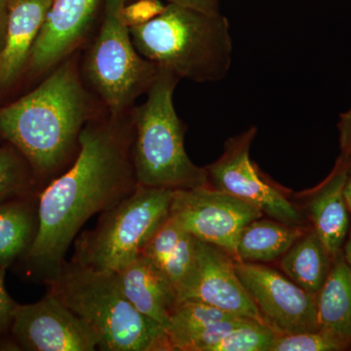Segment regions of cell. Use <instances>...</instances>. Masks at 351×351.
<instances>
[{
	"label": "cell",
	"instance_id": "cell-1",
	"mask_svg": "<svg viewBox=\"0 0 351 351\" xmlns=\"http://www.w3.org/2000/svg\"><path fill=\"white\" fill-rule=\"evenodd\" d=\"M130 112H108L88 122L75 160L38 195V230L24 260L43 280L66 262V252L88 219L135 191Z\"/></svg>",
	"mask_w": 351,
	"mask_h": 351
},
{
	"label": "cell",
	"instance_id": "cell-2",
	"mask_svg": "<svg viewBox=\"0 0 351 351\" xmlns=\"http://www.w3.org/2000/svg\"><path fill=\"white\" fill-rule=\"evenodd\" d=\"M100 105L71 55L36 89L0 108V136L25 157L41 191L75 160L83 128L104 114Z\"/></svg>",
	"mask_w": 351,
	"mask_h": 351
},
{
	"label": "cell",
	"instance_id": "cell-3",
	"mask_svg": "<svg viewBox=\"0 0 351 351\" xmlns=\"http://www.w3.org/2000/svg\"><path fill=\"white\" fill-rule=\"evenodd\" d=\"M138 52L157 68L193 82H221L232 61L228 18L166 3L156 19L131 27Z\"/></svg>",
	"mask_w": 351,
	"mask_h": 351
},
{
	"label": "cell",
	"instance_id": "cell-4",
	"mask_svg": "<svg viewBox=\"0 0 351 351\" xmlns=\"http://www.w3.org/2000/svg\"><path fill=\"white\" fill-rule=\"evenodd\" d=\"M44 282L48 292L93 330L98 350L173 351L166 330L132 306L113 272L66 261Z\"/></svg>",
	"mask_w": 351,
	"mask_h": 351
},
{
	"label": "cell",
	"instance_id": "cell-5",
	"mask_svg": "<svg viewBox=\"0 0 351 351\" xmlns=\"http://www.w3.org/2000/svg\"><path fill=\"white\" fill-rule=\"evenodd\" d=\"M180 80L158 69L147 99L131 110L132 160L138 186L175 191L208 184L206 168L195 165L184 149L186 126L174 106Z\"/></svg>",
	"mask_w": 351,
	"mask_h": 351
},
{
	"label": "cell",
	"instance_id": "cell-6",
	"mask_svg": "<svg viewBox=\"0 0 351 351\" xmlns=\"http://www.w3.org/2000/svg\"><path fill=\"white\" fill-rule=\"evenodd\" d=\"M125 4L126 0H104L100 29L80 68L86 86L113 117L130 112L158 73L134 46L123 17Z\"/></svg>",
	"mask_w": 351,
	"mask_h": 351
},
{
	"label": "cell",
	"instance_id": "cell-7",
	"mask_svg": "<svg viewBox=\"0 0 351 351\" xmlns=\"http://www.w3.org/2000/svg\"><path fill=\"white\" fill-rule=\"evenodd\" d=\"M174 191L138 186L132 195L99 217L91 230L75 242L71 262L97 271L123 269L144 251L145 245L169 217Z\"/></svg>",
	"mask_w": 351,
	"mask_h": 351
},
{
	"label": "cell",
	"instance_id": "cell-8",
	"mask_svg": "<svg viewBox=\"0 0 351 351\" xmlns=\"http://www.w3.org/2000/svg\"><path fill=\"white\" fill-rule=\"evenodd\" d=\"M263 212L209 184L175 189L169 217L195 239L223 249L235 260L240 233Z\"/></svg>",
	"mask_w": 351,
	"mask_h": 351
},
{
	"label": "cell",
	"instance_id": "cell-9",
	"mask_svg": "<svg viewBox=\"0 0 351 351\" xmlns=\"http://www.w3.org/2000/svg\"><path fill=\"white\" fill-rule=\"evenodd\" d=\"M257 133V127L252 126L226 141L223 154L205 167L208 184L257 207L271 219L301 226V212L279 189L265 181L252 162L251 145Z\"/></svg>",
	"mask_w": 351,
	"mask_h": 351
},
{
	"label": "cell",
	"instance_id": "cell-10",
	"mask_svg": "<svg viewBox=\"0 0 351 351\" xmlns=\"http://www.w3.org/2000/svg\"><path fill=\"white\" fill-rule=\"evenodd\" d=\"M235 270L263 323L276 334L319 330L315 295L261 263L235 262Z\"/></svg>",
	"mask_w": 351,
	"mask_h": 351
},
{
	"label": "cell",
	"instance_id": "cell-11",
	"mask_svg": "<svg viewBox=\"0 0 351 351\" xmlns=\"http://www.w3.org/2000/svg\"><path fill=\"white\" fill-rule=\"evenodd\" d=\"M10 335L21 350L94 351L99 346L93 330L49 292L34 304H17Z\"/></svg>",
	"mask_w": 351,
	"mask_h": 351
},
{
	"label": "cell",
	"instance_id": "cell-12",
	"mask_svg": "<svg viewBox=\"0 0 351 351\" xmlns=\"http://www.w3.org/2000/svg\"><path fill=\"white\" fill-rule=\"evenodd\" d=\"M235 262L223 249L197 239L195 263L177 290L180 301L204 302L263 322L237 276Z\"/></svg>",
	"mask_w": 351,
	"mask_h": 351
},
{
	"label": "cell",
	"instance_id": "cell-13",
	"mask_svg": "<svg viewBox=\"0 0 351 351\" xmlns=\"http://www.w3.org/2000/svg\"><path fill=\"white\" fill-rule=\"evenodd\" d=\"M104 0H53L32 49L27 68L48 73L75 54L86 40Z\"/></svg>",
	"mask_w": 351,
	"mask_h": 351
},
{
	"label": "cell",
	"instance_id": "cell-14",
	"mask_svg": "<svg viewBox=\"0 0 351 351\" xmlns=\"http://www.w3.org/2000/svg\"><path fill=\"white\" fill-rule=\"evenodd\" d=\"M351 167V156L341 154L325 181L308 196L306 209L313 230L332 257L343 250L350 230V210L345 186Z\"/></svg>",
	"mask_w": 351,
	"mask_h": 351
},
{
	"label": "cell",
	"instance_id": "cell-15",
	"mask_svg": "<svg viewBox=\"0 0 351 351\" xmlns=\"http://www.w3.org/2000/svg\"><path fill=\"white\" fill-rule=\"evenodd\" d=\"M252 318L197 301H180L166 327L173 351H209L226 332Z\"/></svg>",
	"mask_w": 351,
	"mask_h": 351
},
{
	"label": "cell",
	"instance_id": "cell-16",
	"mask_svg": "<svg viewBox=\"0 0 351 351\" xmlns=\"http://www.w3.org/2000/svg\"><path fill=\"white\" fill-rule=\"evenodd\" d=\"M52 1L13 0L0 48V89L11 86L29 66Z\"/></svg>",
	"mask_w": 351,
	"mask_h": 351
},
{
	"label": "cell",
	"instance_id": "cell-17",
	"mask_svg": "<svg viewBox=\"0 0 351 351\" xmlns=\"http://www.w3.org/2000/svg\"><path fill=\"white\" fill-rule=\"evenodd\" d=\"M115 276L132 306L166 329L180 300L174 286L161 270L141 254L115 272Z\"/></svg>",
	"mask_w": 351,
	"mask_h": 351
},
{
	"label": "cell",
	"instance_id": "cell-18",
	"mask_svg": "<svg viewBox=\"0 0 351 351\" xmlns=\"http://www.w3.org/2000/svg\"><path fill=\"white\" fill-rule=\"evenodd\" d=\"M315 301L320 331L348 348L351 346V267L343 250L332 258L329 276Z\"/></svg>",
	"mask_w": 351,
	"mask_h": 351
},
{
	"label": "cell",
	"instance_id": "cell-19",
	"mask_svg": "<svg viewBox=\"0 0 351 351\" xmlns=\"http://www.w3.org/2000/svg\"><path fill=\"white\" fill-rule=\"evenodd\" d=\"M38 195L0 202V267L24 258L38 230Z\"/></svg>",
	"mask_w": 351,
	"mask_h": 351
},
{
	"label": "cell",
	"instance_id": "cell-20",
	"mask_svg": "<svg viewBox=\"0 0 351 351\" xmlns=\"http://www.w3.org/2000/svg\"><path fill=\"white\" fill-rule=\"evenodd\" d=\"M196 241L168 217L145 245L142 255L161 270L177 291L195 263Z\"/></svg>",
	"mask_w": 351,
	"mask_h": 351
},
{
	"label": "cell",
	"instance_id": "cell-21",
	"mask_svg": "<svg viewBox=\"0 0 351 351\" xmlns=\"http://www.w3.org/2000/svg\"><path fill=\"white\" fill-rule=\"evenodd\" d=\"M304 232L301 226L286 225L276 219H255L240 233L235 261L256 263L276 261Z\"/></svg>",
	"mask_w": 351,
	"mask_h": 351
},
{
	"label": "cell",
	"instance_id": "cell-22",
	"mask_svg": "<svg viewBox=\"0 0 351 351\" xmlns=\"http://www.w3.org/2000/svg\"><path fill=\"white\" fill-rule=\"evenodd\" d=\"M332 258L313 230L304 232L281 257L284 274L309 294L316 295L331 270Z\"/></svg>",
	"mask_w": 351,
	"mask_h": 351
},
{
	"label": "cell",
	"instance_id": "cell-23",
	"mask_svg": "<svg viewBox=\"0 0 351 351\" xmlns=\"http://www.w3.org/2000/svg\"><path fill=\"white\" fill-rule=\"evenodd\" d=\"M38 193L31 166L12 145L0 147V202Z\"/></svg>",
	"mask_w": 351,
	"mask_h": 351
},
{
	"label": "cell",
	"instance_id": "cell-24",
	"mask_svg": "<svg viewBox=\"0 0 351 351\" xmlns=\"http://www.w3.org/2000/svg\"><path fill=\"white\" fill-rule=\"evenodd\" d=\"M276 335L262 321L248 319L226 332L209 351H270Z\"/></svg>",
	"mask_w": 351,
	"mask_h": 351
},
{
	"label": "cell",
	"instance_id": "cell-25",
	"mask_svg": "<svg viewBox=\"0 0 351 351\" xmlns=\"http://www.w3.org/2000/svg\"><path fill=\"white\" fill-rule=\"evenodd\" d=\"M346 350L329 335L318 331L277 334L270 351H339Z\"/></svg>",
	"mask_w": 351,
	"mask_h": 351
},
{
	"label": "cell",
	"instance_id": "cell-26",
	"mask_svg": "<svg viewBox=\"0 0 351 351\" xmlns=\"http://www.w3.org/2000/svg\"><path fill=\"white\" fill-rule=\"evenodd\" d=\"M162 0H134L123 8V17L129 27H141L156 19L165 9Z\"/></svg>",
	"mask_w": 351,
	"mask_h": 351
},
{
	"label": "cell",
	"instance_id": "cell-27",
	"mask_svg": "<svg viewBox=\"0 0 351 351\" xmlns=\"http://www.w3.org/2000/svg\"><path fill=\"white\" fill-rule=\"evenodd\" d=\"M5 271L6 269L0 267V335H6L10 332L14 313L18 304L7 292L4 281Z\"/></svg>",
	"mask_w": 351,
	"mask_h": 351
},
{
	"label": "cell",
	"instance_id": "cell-28",
	"mask_svg": "<svg viewBox=\"0 0 351 351\" xmlns=\"http://www.w3.org/2000/svg\"><path fill=\"white\" fill-rule=\"evenodd\" d=\"M338 129L341 154L351 156V106L346 112L339 114Z\"/></svg>",
	"mask_w": 351,
	"mask_h": 351
},
{
	"label": "cell",
	"instance_id": "cell-29",
	"mask_svg": "<svg viewBox=\"0 0 351 351\" xmlns=\"http://www.w3.org/2000/svg\"><path fill=\"white\" fill-rule=\"evenodd\" d=\"M134 0H126V3ZM166 3H174L178 5L189 7L208 14H219L221 0H162Z\"/></svg>",
	"mask_w": 351,
	"mask_h": 351
},
{
	"label": "cell",
	"instance_id": "cell-30",
	"mask_svg": "<svg viewBox=\"0 0 351 351\" xmlns=\"http://www.w3.org/2000/svg\"><path fill=\"white\" fill-rule=\"evenodd\" d=\"M13 0H0V48L3 43L4 36L8 22L9 13Z\"/></svg>",
	"mask_w": 351,
	"mask_h": 351
},
{
	"label": "cell",
	"instance_id": "cell-31",
	"mask_svg": "<svg viewBox=\"0 0 351 351\" xmlns=\"http://www.w3.org/2000/svg\"><path fill=\"white\" fill-rule=\"evenodd\" d=\"M0 350H21L13 339L6 338L5 334L0 335Z\"/></svg>",
	"mask_w": 351,
	"mask_h": 351
},
{
	"label": "cell",
	"instance_id": "cell-32",
	"mask_svg": "<svg viewBox=\"0 0 351 351\" xmlns=\"http://www.w3.org/2000/svg\"><path fill=\"white\" fill-rule=\"evenodd\" d=\"M348 239L346 240L345 247L343 249V257H345L346 263L351 267V226H350V230H348Z\"/></svg>",
	"mask_w": 351,
	"mask_h": 351
},
{
	"label": "cell",
	"instance_id": "cell-33",
	"mask_svg": "<svg viewBox=\"0 0 351 351\" xmlns=\"http://www.w3.org/2000/svg\"><path fill=\"white\" fill-rule=\"evenodd\" d=\"M345 196L346 204H348V210H350L351 214V167L350 172H348V179H346L345 186Z\"/></svg>",
	"mask_w": 351,
	"mask_h": 351
}]
</instances>
